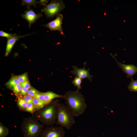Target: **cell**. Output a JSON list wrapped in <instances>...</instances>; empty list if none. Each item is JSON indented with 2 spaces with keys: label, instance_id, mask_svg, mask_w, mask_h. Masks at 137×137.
<instances>
[{
  "label": "cell",
  "instance_id": "obj_1",
  "mask_svg": "<svg viewBox=\"0 0 137 137\" xmlns=\"http://www.w3.org/2000/svg\"><path fill=\"white\" fill-rule=\"evenodd\" d=\"M59 100H53L40 109L36 111L32 115L42 124L47 126H52L56 123Z\"/></svg>",
  "mask_w": 137,
  "mask_h": 137
},
{
  "label": "cell",
  "instance_id": "obj_2",
  "mask_svg": "<svg viewBox=\"0 0 137 137\" xmlns=\"http://www.w3.org/2000/svg\"><path fill=\"white\" fill-rule=\"evenodd\" d=\"M79 90L68 91L64 95L67 106L76 117L83 114L87 107L85 98Z\"/></svg>",
  "mask_w": 137,
  "mask_h": 137
},
{
  "label": "cell",
  "instance_id": "obj_3",
  "mask_svg": "<svg viewBox=\"0 0 137 137\" xmlns=\"http://www.w3.org/2000/svg\"><path fill=\"white\" fill-rule=\"evenodd\" d=\"M44 127L33 116L24 118L21 126L23 137H40Z\"/></svg>",
  "mask_w": 137,
  "mask_h": 137
},
{
  "label": "cell",
  "instance_id": "obj_4",
  "mask_svg": "<svg viewBox=\"0 0 137 137\" xmlns=\"http://www.w3.org/2000/svg\"><path fill=\"white\" fill-rule=\"evenodd\" d=\"M74 116L66 106L59 103L56 124L70 130L74 124Z\"/></svg>",
  "mask_w": 137,
  "mask_h": 137
},
{
  "label": "cell",
  "instance_id": "obj_5",
  "mask_svg": "<svg viewBox=\"0 0 137 137\" xmlns=\"http://www.w3.org/2000/svg\"><path fill=\"white\" fill-rule=\"evenodd\" d=\"M65 5L63 0H54L47 5L42 8L41 11L43 12L48 18L54 17L64 8Z\"/></svg>",
  "mask_w": 137,
  "mask_h": 137
},
{
  "label": "cell",
  "instance_id": "obj_6",
  "mask_svg": "<svg viewBox=\"0 0 137 137\" xmlns=\"http://www.w3.org/2000/svg\"><path fill=\"white\" fill-rule=\"evenodd\" d=\"M65 131L61 126H47L41 133L40 137H64Z\"/></svg>",
  "mask_w": 137,
  "mask_h": 137
},
{
  "label": "cell",
  "instance_id": "obj_7",
  "mask_svg": "<svg viewBox=\"0 0 137 137\" xmlns=\"http://www.w3.org/2000/svg\"><path fill=\"white\" fill-rule=\"evenodd\" d=\"M63 19V15L59 13L56 15V18L54 20L42 26L46 27L51 30H57L65 36L62 27Z\"/></svg>",
  "mask_w": 137,
  "mask_h": 137
},
{
  "label": "cell",
  "instance_id": "obj_8",
  "mask_svg": "<svg viewBox=\"0 0 137 137\" xmlns=\"http://www.w3.org/2000/svg\"><path fill=\"white\" fill-rule=\"evenodd\" d=\"M110 54L117 62L118 66L127 75V77L133 79V76L137 73V67L133 64H126L119 62L112 54Z\"/></svg>",
  "mask_w": 137,
  "mask_h": 137
},
{
  "label": "cell",
  "instance_id": "obj_9",
  "mask_svg": "<svg viewBox=\"0 0 137 137\" xmlns=\"http://www.w3.org/2000/svg\"><path fill=\"white\" fill-rule=\"evenodd\" d=\"M86 64V62H84V67L83 68H79L77 66H73V70L71 71V73L74 75H76V76L82 79L88 78L91 81H92L93 76L91 75L89 73V68L87 70L85 69V67Z\"/></svg>",
  "mask_w": 137,
  "mask_h": 137
},
{
  "label": "cell",
  "instance_id": "obj_10",
  "mask_svg": "<svg viewBox=\"0 0 137 137\" xmlns=\"http://www.w3.org/2000/svg\"><path fill=\"white\" fill-rule=\"evenodd\" d=\"M25 14L22 13V16L24 19L26 20L29 23V28L31 27V25L34 23L36 21L43 16L41 13L38 14L36 13L32 9L24 11Z\"/></svg>",
  "mask_w": 137,
  "mask_h": 137
},
{
  "label": "cell",
  "instance_id": "obj_11",
  "mask_svg": "<svg viewBox=\"0 0 137 137\" xmlns=\"http://www.w3.org/2000/svg\"><path fill=\"white\" fill-rule=\"evenodd\" d=\"M35 33L36 32L23 36L16 35V34H15L12 37L7 39L5 56H7L9 55L15 42L19 39Z\"/></svg>",
  "mask_w": 137,
  "mask_h": 137
},
{
  "label": "cell",
  "instance_id": "obj_12",
  "mask_svg": "<svg viewBox=\"0 0 137 137\" xmlns=\"http://www.w3.org/2000/svg\"><path fill=\"white\" fill-rule=\"evenodd\" d=\"M44 101L46 104L50 103L55 99L64 98V95L58 94L51 91L44 92Z\"/></svg>",
  "mask_w": 137,
  "mask_h": 137
},
{
  "label": "cell",
  "instance_id": "obj_13",
  "mask_svg": "<svg viewBox=\"0 0 137 137\" xmlns=\"http://www.w3.org/2000/svg\"><path fill=\"white\" fill-rule=\"evenodd\" d=\"M28 103L23 98L19 97L17 101V106L21 111H25Z\"/></svg>",
  "mask_w": 137,
  "mask_h": 137
},
{
  "label": "cell",
  "instance_id": "obj_14",
  "mask_svg": "<svg viewBox=\"0 0 137 137\" xmlns=\"http://www.w3.org/2000/svg\"><path fill=\"white\" fill-rule=\"evenodd\" d=\"M38 3L39 1L35 0H22L21 5L23 6L26 5L27 8L29 9L30 6H34L36 8V5Z\"/></svg>",
  "mask_w": 137,
  "mask_h": 137
},
{
  "label": "cell",
  "instance_id": "obj_15",
  "mask_svg": "<svg viewBox=\"0 0 137 137\" xmlns=\"http://www.w3.org/2000/svg\"><path fill=\"white\" fill-rule=\"evenodd\" d=\"M20 84L17 76H14L12 78L7 82V85L9 89H12L15 85Z\"/></svg>",
  "mask_w": 137,
  "mask_h": 137
},
{
  "label": "cell",
  "instance_id": "obj_16",
  "mask_svg": "<svg viewBox=\"0 0 137 137\" xmlns=\"http://www.w3.org/2000/svg\"><path fill=\"white\" fill-rule=\"evenodd\" d=\"M9 130L8 127L0 122V137H6L9 134Z\"/></svg>",
  "mask_w": 137,
  "mask_h": 137
},
{
  "label": "cell",
  "instance_id": "obj_17",
  "mask_svg": "<svg viewBox=\"0 0 137 137\" xmlns=\"http://www.w3.org/2000/svg\"><path fill=\"white\" fill-rule=\"evenodd\" d=\"M33 103L36 108V111L42 108L46 105L44 101L34 98H33Z\"/></svg>",
  "mask_w": 137,
  "mask_h": 137
},
{
  "label": "cell",
  "instance_id": "obj_18",
  "mask_svg": "<svg viewBox=\"0 0 137 137\" xmlns=\"http://www.w3.org/2000/svg\"><path fill=\"white\" fill-rule=\"evenodd\" d=\"M127 88L131 91L137 92V79L136 80L131 79Z\"/></svg>",
  "mask_w": 137,
  "mask_h": 137
},
{
  "label": "cell",
  "instance_id": "obj_19",
  "mask_svg": "<svg viewBox=\"0 0 137 137\" xmlns=\"http://www.w3.org/2000/svg\"><path fill=\"white\" fill-rule=\"evenodd\" d=\"M82 80L80 78L76 76L72 81V83L75 87H77V89H81L82 88L81 84Z\"/></svg>",
  "mask_w": 137,
  "mask_h": 137
},
{
  "label": "cell",
  "instance_id": "obj_20",
  "mask_svg": "<svg viewBox=\"0 0 137 137\" xmlns=\"http://www.w3.org/2000/svg\"><path fill=\"white\" fill-rule=\"evenodd\" d=\"M36 110V108L33 104L29 103L27 105L25 111L29 112L32 115Z\"/></svg>",
  "mask_w": 137,
  "mask_h": 137
},
{
  "label": "cell",
  "instance_id": "obj_21",
  "mask_svg": "<svg viewBox=\"0 0 137 137\" xmlns=\"http://www.w3.org/2000/svg\"><path fill=\"white\" fill-rule=\"evenodd\" d=\"M39 92H40L39 91L32 87L28 89L27 94L32 97H33Z\"/></svg>",
  "mask_w": 137,
  "mask_h": 137
},
{
  "label": "cell",
  "instance_id": "obj_22",
  "mask_svg": "<svg viewBox=\"0 0 137 137\" xmlns=\"http://www.w3.org/2000/svg\"><path fill=\"white\" fill-rule=\"evenodd\" d=\"M17 77L20 83L28 81V76L26 73L19 75Z\"/></svg>",
  "mask_w": 137,
  "mask_h": 137
},
{
  "label": "cell",
  "instance_id": "obj_23",
  "mask_svg": "<svg viewBox=\"0 0 137 137\" xmlns=\"http://www.w3.org/2000/svg\"><path fill=\"white\" fill-rule=\"evenodd\" d=\"M22 88L20 84L17 85L13 88V91L15 95H17L20 93Z\"/></svg>",
  "mask_w": 137,
  "mask_h": 137
},
{
  "label": "cell",
  "instance_id": "obj_24",
  "mask_svg": "<svg viewBox=\"0 0 137 137\" xmlns=\"http://www.w3.org/2000/svg\"><path fill=\"white\" fill-rule=\"evenodd\" d=\"M15 34L8 33L5 32L2 30H0V36L2 37H6L7 39L13 36Z\"/></svg>",
  "mask_w": 137,
  "mask_h": 137
},
{
  "label": "cell",
  "instance_id": "obj_25",
  "mask_svg": "<svg viewBox=\"0 0 137 137\" xmlns=\"http://www.w3.org/2000/svg\"><path fill=\"white\" fill-rule=\"evenodd\" d=\"M23 99L28 103H33V97L27 94L23 96Z\"/></svg>",
  "mask_w": 137,
  "mask_h": 137
},
{
  "label": "cell",
  "instance_id": "obj_26",
  "mask_svg": "<svg viewBox=\"0 0 137 137\" xmlns=\"http://www.w3.org/2000/svg\"><path fill=\"white\" fill-rule=\"evenodd\" d=\"M33 98L41 101H44V92H40Z\"/></svg>",
  "mask_w": 137,
  "mask_h": 137
},
{
  "label": "cell",
  "instance_id": "obj_27",
  "mask_svg": "<svg viewBox=\"0 0 137 137\" xmlns=\"http://www.w3.org/2000/svg\"><path fill=\"white\" fill-rule=\"evenodd\" d=\"M20 84L22 87H23L28 90L32 87L30 83L28 81L23 83H21Z\"/></svg>",
  "mask_w": 137,
  "mask_h": 137
},
{
  "label": "cell",
  "instance_id": "obj_28",
  "mask_svg": "<svg viewBox=\"0 0 137 137\" xmlns=\"http://www.w3.org/2000/svg\"><path fill=\"white\" fill-rule=\"evenodd\" d=\"M28 89L22 87L20 94L22 96H24L27 94Z\"/></svg>",
  "mask_w": 137,
  "mask_h": 137
},
{
  "label": "cell",
  "instance_id": "obj_29",
  "mask_svg": "<svg viewBox=\"0 0 137 137\" xmlns=\"http://www.w3.org/2000/svg\"><path fill=\"white\" fill-rule=\"evenodd\" d=\"M48 0H40L39 1V3L40 5L44 6V7L47 5V3L48 2Z\"/></svg>",
  "mask_w": 137,
  "mask_h": 137
},
{
  "label": "cell",
  "instance_id": "obj_30",
  "mask_svg": "<svg viewBox=\"0 0 137 137\" xmlns=\"http://www.w3.org/2000/svg\"><path fill=\"white\" fill-rule=\"evenodd\" d=\"M106 13L105 12L104 13V15H106Z\"/></svg>",
  "mask_w": 137,
  "mask_h": 137
},
{
  "label": "cell",
  "instance_id": "obj_31",
  "mask_svg": "<svg viewBox=\"0 0 137 137\" xmlns=\"http://www.w3.org/2000/svg\"><path fill=\"white\" fill-rule=\"evenodd\" d=\"M124 21V22H125V21Z\"/></svg>",
  "mask_w": 137,
  "mask_h": 137
}]
</instances>
